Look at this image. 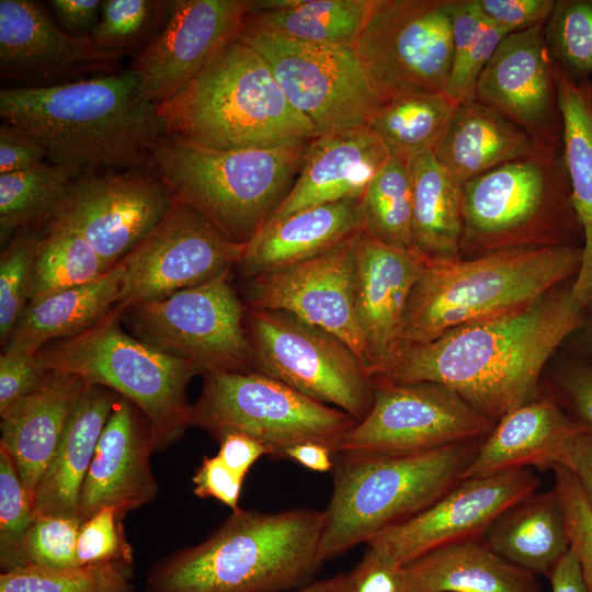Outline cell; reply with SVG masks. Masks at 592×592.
<instances>
[{"label": "cell", "mask_w": 592, "mask_h": 592, "mask_svg": "<svg viewBox=\"0 0 592 592\" xmlns=\"http://www.w3.org/2000/svg\"><path fill=\"white\" fill-rule=\"evenodd\" d=\"M585 323L568 288L522 310L465 325L402 349L373 382L442 385L497 422L538 398V382L558 346Z\"/></svg>", "instance_id": "obj_1"}, {"label": "cell", "mask_w": 592, "mask_h": 592, "mask_svg": "<svg viewBox=\"0 0 592 592\" xmlns=\"http://www.w3.org/2000/svg\"><path fill=\"white\" fill-rule=\"evenodd\" d=\"M0 116L33 137L56 163L146 169L164 136L157 105L129 68L123 72L0 91Z\"/></svg>", "instance_id": "obj_2"}, {"label": "cell", "mask_w": 592, "mask_h": 592, "mask_svg": "<svg viewBox=\"0 0 592 592\" xmlns=\"http://www.w3.org/2000/svg\"><path fill=\"white\" fill-rule=\"evenodd\" d=\"M323 510L238 509L203 542L161 557L144 592H291L312 582Z\"/></svg>", "instance_id": "obj_3"}, {"label": "cell", "mask_w": 592, "mask_h": 592, "mask_svg": "<svg viewBox=\"0 0 592 592\" xmlns=\"http://www.w3.org/2000/svg\"><path fill=\"white\" fill-rule=\"evenodd\" d=\"M157 109L164 136L209 148L297 147L316 138L265 59L240 39Z\"/></svg>", "instance_id": "obj_4"}, {"label": "cell", "mask_w": 592, "mask_h": 592, "mask_svg": "<svg viewBox=\"0 0 592 592\" xmlns=\"http://www.w3.org/2000/svg\"><path fill=\"white\" fill-rule=\"evenodd\" d=\"M581 258L582 247L574 244L509 249L473 259L426 258L408 301L398 352L527 308L577 275Z\"/></svg>", "instance_id": "obj_5"}, {"label": "cell", "mask_w": 592, "mask_h": 592, "mask_svg": "<svg viewBox=\"0 0 592 592\" xmlns=\"http://www.w3.org/2000/svg\"><path fill=\"white\" fill-rule=\"evenodd\" d=\"M306 147L216 149L163 136L146 170L225 238L247 244L289 193Z\"/></svg>", "instance_id": "obj_6"}, {"label": "cell", "mask_w": 592, "mask_h": 592, "mask_svg": "<svg viewBox=\"0 0 592 592\" xmlns=\"http://www.w3.org/2000/svg\"><path fill=\"white\" fill-rule=\"evenodd\" d=\"M481 441L405 455L335 454L319 560L367 543L432 505L462 480Z\"/></svg>", "instance_id": "obj_7"}, {"label": "cell", "mask_w": 592, "mask_h": 592, "mask_svg": "<svg viewBox=\"0 0 592 592\" xmlns=\"http://www.w3.org/2000/svg\"><path fill=\"white\" fill-rule=\"evenodd\" d=\"M581 234L561 147L508 162L463 185L460 257L573 244Z\"/></svg>", "instance_id": "obj_8"}, {"label": "cell", "mask_w": 592, "mask_h": 592, "mask_svg": "<svg viewBox=\"0 0 592 592\" xmlns=\"http://www.w3.org/2000/svg\"><path fill=\"white\" fill-rule=\"evenodd\" d=\"M115 306L98 325L46 343L37 356L45 371L80 376L134 403L148 420L155 452L168 449L191 426V379L201 374L191 361L170 355L125 332Z\"/></svg>", "instance_id": "obj_9"}, {"label": "cell", "mask_w": 592, "mask_h": 592, "mask_svg": "<svg viewBox=\"0 0 592 592\" xmlns=\"http://www.w3.org/2000/svg\"><path fill=\"white\" fill-rule=\"evenodd\" d=\"M192 405L191 425L217 440L244 433L282 457L301 443H319L337 453L343 435L356 423L346 412L295 390L260 372H212Z\"/></svg>", "instance_id": "obj_10"}, {"label": "cell", "mask_w": 592, "mask_h": 592, "mask_svg": "<svg viewBox=\"0 0 592 592\" xmlns=\"http://www.w3.org/2000/svg\"><path fill=\"white\" fill-rule=\"evenodd\" d=\"M246 309L231 283L230 269L168 297L123 310L135 338L194 363L201 374L250 372L253 351L243 327Z\"/></svg>", "instance_id": "obj_11"}, {"label": "cell", "mask_w": 592, "mask_h": 592, "mask_svg": "<svg viewBox=\"0 0 592 592\" xmlns=\"http://www.w3.org/2000/svg\"><path fill=\"white\" fill-rule=\"evenodd\" d=\"M448 0H376L353 49L376 98L445 92L453 41Z\"/></svg>", "instance_id": "obj_12"}, {"label": "cell", "mask_w": 592, "mask_h": 592, "mask_svg": "<svg viewBox=\"0 0 592 592\" xmlns=\"http://www.w3.org/2000/svg\"><path fill=\"white\" fill-rule=\"evenodd\" d=\"M254 365L356 422L369 411L374 385L355 353L339 338L276 310L246 309Z\"/></svg>", "instance_id": "obj_13"}, {"label": "cell", "mask_w": 592, "mask_h": 592, "mask_svg": "<svg viewBox=\"0 0 592 592\" xmlns=\"http://www.w3.org/2000/svg\"><path fill=\"white\" fill-rule=\"evenodd\" d=\"M238 39L265 59L291 105L312 124L316 137L368 126L380 101L353 47L304 43L246 26Z\"/></svg>", "instance_id": "obj_14"}, {"label": "cell", "mask_w": 592, "mask_h": 592, "mask_svg": "<svg viewBox=\"0 0 592 592\" xmlns=\"http://www.w3.org/2000/svg\"><path fill=\"white\" fill-rule=\"evenodd\" d=\"M367 414L341 439L337 453L405 455L483 440L496 422L434 383L373 382Z\"/></svg>", "instance_id": "obj_15"}, {"label": "cell", "mask_w": 592, "mask_h": 592, "mask_svg": "<svg viewBox=\"0 0 592 592\" xmlns=\"http://www.w3.org/2000/svg\"><path fill=\"white\" fill-rule=\"evenodd\" d=\"M247 244L228 240L174 200L158 225L119 261L124 276L116 306L125 310L200 285L238 264Z\"/></svg>", "instance_id": "obj_16"}, {"label": "cell", "mask_w": 592, "mask_h": 592, "mask_svg": "<svg viewBox=\"0 0 592 592\" xmlns=\"http://www.w3.org/2000/svg\"><path fill=\"white\" fill-rule=\"evenodd\" d=\"M167 185L150 171H82L52 219L80 235L113 267L163 218L173 204Z\"/></svg>", "instance_id": "obj_17"}, {"label": "cell", "mask_w": 592, "mask_h": 592, "mask_svg": "<svg viewBox=\"0 0 592 592\" xmlns=\"http://www.w3.org/2000/svg\"><path fill=\"white\" fill-rule=\"evenodd\" d=\"M253 0H172L159 33L132 64L143 93L159 105L239 38Z\"/></svg>", "instance_id": "obj_18"}, {"label": "cell", "mask_w": 592, "mask_h": 592, "mask_svg": "<svg viewBox=\"0 0 592 592\" xmlns=\"http://www.w3.org/2000/svg\"><path fill=\"white\" fill-rule=\"evenodd\" d=\"M123 54L64 31L33 0H0V75L13 88L50 87L117 72Z\"/></svg>", "instance_id": "obj_19"}, {"label": "cell", "mask_w": 592, "mask_h": 592, "mask_svg": "<svg viewBox=\"0 0 592 592\" xmlns=\"http://www.w3.org/2000/svg\"><path fill=\"white\" fill-rule=\"evenodd\" d=\"M540 482L528 468L463 479L432 505L366 544L386 550L405 566L440 547L482 539L503 512L536 492Z\"/></svg>", "instance_id": "obj_20"}, {"label": "cell", "mask_w": 592, "mask_h": 592, "mask_svg": "<svg viewBox=\"0 0 592 592\" xmlns=\"http://www.w3.org/2000/svg\"><path fill=\"white\" fill-rule=\"evenodd\" d=\"M356 235L316 257L251 278L247 301L249 308L287 312L328 331L364 367L354 289Z\"/></svg>", "instance_id": "obj_21"}, {"label": "cell", "mask_w": 592, "mask_h": 592, "mask_svg": "<svg viewBox=\"0 0 592 592\" xmlns=\"http://www.w3.org/2000/svg\"><path fill=\"white\" fill-rule=\"evenodd\" d=\"M475 100L503 114L538 145L562 146L557 64L545 24L501 41L478 79Z\"/></svg>", "instance_id": "obj_22"}, {"label": "cell", "mask_w": 592, "mask_h": 592, "mask_svg": "<svg viewBox=\"0 0 592 592\" xmlns=\"http://www.w3.org/2000/svg\"><path fill=\"white\" fill-rule=\"evenodd\" d=\"M354 289L364 344V368L372 380L399 350L408 301L426 258L388 246L361 229L354 243Z\"/></svg>", "instance_id": "obj_23"}, {"label": "cell", "mask_w": 592, "mask_h": 592, "mask_svg": "<svg viewBox=\"0 0 592 592\" xmlns=\"http://www.w3.org/2000/svg\"><path fill=\"white\" fill-rule=\"evenodd\" d=\"M153 452L148 420L134 403L118 396L81 488L79 519L86 521L105 508L116 509L124 517L151 503L158 493L150 467Z\"/></svg>", "instance_id": "obj_24"}, {"label": "cell", "mask_w": 592, "mask_h": 592, "mask_svg": "<svg viewBox=\"0 0 592 592\" xmlns=\"http://www.w3.org/2000/svg\"><path fill=\"white\" fill-rule=\"evenodd\" d=\"M588 430L555 401L537 398L496 422L463 473L462 480L531 467L566 466L573 441Z\"/></svg>", "instance_id": "obj_25"}, {"label": "cell", "mask_w": 592, "mask_h": 592, "mask_svg": "<svg viewBox=\"0 0 592 592\" xmlns=\"http://www.w3.org/2000/svg\"><path fill=\"white\" fill-rule=\"evenodd\" d=\"M390 157L369 126L314 138L293 187L267 224L308 207L363 197Z\"/></svg>", "instance_id": "obj_26"}, {"label": "cell", "mask_w": 592, "mask_h": 592, "mask_svg": "<svg viewBox=\"0 0 592 592\" xmlns=\"http://www.w3.org/2000/svg\"><path fill=\"white\" fill-rule=\"evenodd\" d=\"M87 383L78 375L47 371L42 382L1 417L2 447L33 499Z\"/></svg>", "instance_id": "obj_27"}, {"label": "cell", "mask_w": 592, "mask_h": 592, "mask_svg": "<svg viewBox=\"0 0 592 592\" xmlns=\"http://www.w3.org/2000/svg\"><path fill=\"white\" fill-rule=\"evenodd\" d=\"M363 229L362 197L308 207L266 224L238 263L247 278L323 253Z\"/></svg>", "instance_id": "obj_28"}, {"label": "cell", "mask_w": 592, "mask_h": 592, "mask_svg": "<svg viewBox=\"0 0 592 592\" xmlns=\"http://www.w3.org/2000/svg\"><path fill=\"white\" fill-rule=\"evenodd\" d=\"M117 397L104 386L87 383L37 485L34 519L49 515L79 517L81 488Z\"/></svg>", "instance_id": "obj_29"}, {"label": "cell", "mask_w": 592, "mask_h": 592, "mask_svg": "<svg viewBox=\"0 0 592 592\" xmlns=\"http://www.w3.org/2000/svg\"><path fill=\"white\" fill-rule=\"evenodd\" d=\"M543 147L503 114L474 100L457 105L433 152L464 185Z\"/></svg>", "instance_id": "obj_30"}, {"label": "cell", "mask_w": 592, "mask_h": 592, "mask_svg": "<svg viewBox=\"0 0 592 592\" xmlns=\"http://www.w3.org/2000/svg\"><path fill=\"white\" fill-rule=\"evenodd\" d=\"M406 592H543L536 576L482 539L434 549L403 566Z\"/></svg>", "instance_id": "obj_31"}, {"label": "cell", "mask_w": 592, "mask_h": 592, "mask_svg": "<svg viewBox=\"0 0 592 592\" xmlns=\"http://www.w3.org/2000/svg\"><path fill=\"white\" fill-rule=\"evenodd\" d=\"M562 149L571 200L583 246L579 271L570 286L573 299L592 311V105L590 81L570 79L557 65Z\"/></svg>", "instance_id": "obj_32"}, {"label": "cell", "mask_w": 592, "mask_h": 592, "mask_svg": "<svg viewBox=\"0 0 592 592\" xmlns=\"http://www.w3.org/2000/svg\"><path fill=\"white\" fill-rule=\"evenodd\" d=\"M124 276L118 262L100 278L26 307L3 350L38 354L48 342L82 333L117 305Z\"/></svg>", "instance_id": "obj_33"}, {"label": "cell", "mask_w": 592, "mask_h": 592, "mask_svg": "<svg viewBox=\"0 0 592 592\" xmlns=\"http://www.w3.org/2000/svg\"><path fill=\"white\" fill-rule=\"evenodd\" d=\"M482 540L506 561L548 577L570 548L555 489L534 492L513 504L490 525Z\"/></svg>", "instance_id": "obj_34"}, {"label": "cell", "mask_w": 592, "mask_h": 592, "mask_svg": "<svg viewBox=\"0 0 592 592\" xmlns=\"http://www.w3.org/2000/svg\"><path fill=\"white\" fill-rule=\"evenodd\" d=\"M376 0H257L243 26L289 39L353 47Z\"/></svg>", "instance_id": "obj_35"}, {"label": "cell", "mask_w": 592, "mask_h": 592, "mask_svg": "<svg viewBox=\"0 0 592 592\" xmlns=\"http://www.w3.org/2000/svg\"><path fill=\"white\" fill-rule=\"evenodd\" d=\"M412 179V247L428 259H459L463 185L433 150L409 161Z\"/></svg>", "instance_id": "obj_36"}, {"label": "cell", "mask_w": 592, "mask_h": 592, "mask_svg": "<svg viewBox=\"0 0 592 592\" xmlns=\"http://www.w3.org/2000/svg\"><path fill=\"white\" fill-rule=\"evenodd\" d=\"M457 105L445 92L405 94L380 102L368 126L391 157L408 162L433 150Z\"/></svg>", "instance_id": "obj_37"}, {"label": "cell", "mask_w": 592, "mask_h": 592, "mask_svg": "<svg viewBox=\"0 0 592 592\" xmlns=\"http://www.w3.org/2000/svg\"><path fill=\"white\" fill-rule=\"evenodd\" d=\"M82 171L73 164L47 160L25 170L0 174L1 236L45 226Z\"/></svg>", "instance_id": "obj_38"}, {"label": "cell", "mask_w": 592, "mask_h": 592, "mask_svg": "<svg viewBox=\"0 0 592 592\" xmlns=\"http://www.w3.org/2000/svg\"><path fill=\"white\" fill-rule=\"evenodd\" d=\"M111 269L77 232L46 226L34 258L29 305L89 284Z\"/></svg>", "instance_id": "obj_39"}, {"label": "cell", "mask_w": 592, "mask_h": 592, "mask_svg": "<svg viewBox=\"0 0 592 592\" xmlns=\"http://www.w3.org/2000/svg\"><path fill=\"white\" fill-rule=\"evenodd\" d=\"M412 203L409 164L390 157L362 197L363 229L388 246L413 250Z\"/></svg>", "instance_id": "obj_40"}, {"label": "cell", "mask_w": 592, "mask_h": 592, "mask_svg": "<svg viewBox=\"0 0 592 592\" xmlns=\"http://www.w3.org/2000/svg\"><path fill=\"white\" fill-rule=\"evenodd\" d=\"M133 563L26 566L0 573V592H136Z\"/></svg>", "instance_id": "obj_41"}, {"label": "cell", "mask_w": 592, "mask_h": 592, "mask_svg": "<svg viewBox=\"0 0 592 592\" xmlns=\"http://www.w3.org/2000/svg\"><path fill=\"white\" fill-rule=\"evenodd\" d=\"M545 36L558 67L573 81H588L592 75V0H556Z\"/></svg>", "instance_id": "obj_42"}, {"label": "cell", "mask_w": 592, "mask_h": 592, "mask_svg": "<svg viewBox=\"0 0 592 592\" xmlns=\"http://www.w3.org/2000/svg\"><path fill=\"white\" fill-rule=\"evenodd\" d=\"M168 18V1L105 0L91 37L103 48L119 54L146 47Z\"/></svg>", "instance_id": "obj_43"}, {"label": "cell", "mask_w": 592, "mask_h": 592, "mask_svg": "<svg viewBox=\"0 0 592 592\" xmlns=\"http://www.w3.org/2000/svg\"><path fill=\"white\" fill-rule=\"evenodd\" d=\"M38 229L22 228L0 258V340L4 346L13 328L29 306L32 270L38 241Z\"/></svg>", "instance_id": "obj_44"}, {"label": "cell", "mask_w": 592, "mask_h": 592, "mask_svg": "<svg viewBox=\"0 0 592 592\" xmlns=\"http://www.w3.org/2000/svg\"><path fill=\"white\" fill-rule=\"evenodd\" d=\"M34 520L33 499L11 456L0 447V568L22 567L23 545Z\"/></svg>", "instance_id": "obj_45"}, {"label": "cell", "mask_w": 592, "mask_h": 592, "mask_svg": "<svg viewBox=\"0 0 592 592\" xmlns=\"http://www.w3.org/2000/svg\"><path fill=\"white\" fill-rule=\"evenodd\" d=\"M82 523L79 517L60 515L34 519L24 540L22 567L79 566L76 550Z\"/></svg>", "instance_id": "obj_46"}, {"label": "cell", "mask_w": 592, "mask_h": 592, "mask_svg": "<svg viewBox=\"0 0 592 592\" xmlns=\"http://www.w3.org/2000/svg\"><path fill=\"white\" fill-rule=\"evenodd\" d=\"M553 470L570 548L578 559L588 592H592V506L571 470L560 465Z\"/></svg>", "instance_id": "obj_47"}, {"label": "cell", "mask_w": 592, "mask_h": 592, "mask_svg": "<svg viewBox=\"0 0 592 592\" xmlns=\"http://www.w3.org/2000/svg\"><path fill=\"white\" fill-rule=\"evenodd\" d=\"M116 509L105 508L83 521L77 540V563H133V549Z\"/></svg>", "instance_id": "obj_48"}, {"label": "cell", "mask_w": 592, "mask_h": 592, "mask_svg": "<svg viewBox=\"0 0 592 592\" xmlns=\"http://www.w3.org/2000/svg\"><path fill=\"white\" fill-rule=\"evenodd\" d=\"M333 592H406L403 566L386 550L367 544L358 563L338 574Z\"/></svg>", "instance_id": "obj_49"}, {"label": "cell", "mask_w": 592, "mask_h": 592, "mask_svg": "<svg viewBox=\"0 0 592 592\" xmlns=\"http://www.w3.org/2000/svg\"><path fill=\"white\" fill-rule=\"evenodd\" d=\"M508 34L509 31L487 20L464 58L452 66L445 93L456 104L475 100L478 79Z\"/></svg>", "instance_id": "obj_50"}, {"label": "cell", "mask_w": 592, "mask_h": 592, "mask_svg": "<svg viewBox=\"0 0 592 592\" xmlns=\"http://www.w3.org/2000/svg\"><path fill=\"white\" fill-rule=\"evenodd\" d=\"M46 372L37 354L3 350L0 356V414L32 391Z\"/></svg>", "instance_id": "obj_51"}, {"label": "cell", "mask_w": 592, "mask_h": 592, "mask_svg": "<svg viewBox=\"0 0 592 592\" xmlns=\"http://www.w3.org/2000/svg\"><path fill=\"white\" fill-rule=\"evenodd\" d=\"M483 16L510 33L543 25L556 0H477Z\"/></svg>", "instance_id": "obj_52"}, {"label": "cell", "mask_w": 592, "mask_h": 592, "mask_svg": "<svg viewBox=\"0 0 592 592\" xmlns=\"http://www.w3.org/2000/svg\"><path fill=\"white\" fill-rule=\"evenodd\" d=\"M243 478L234 473L218 456L204 457L192 481L198 498H213L230 508L239 509Z\"/></svg>", "instance_id": "obj_53"}, {"label": "cell", "mask_w": 592, "mask_h": 592, "mask_svg": "<svg viewBox=\"0 0 592 592\" xmlns=\"http://www.w3.org/2000/svg\"><path fill=\"white\" fill-rule=\"evenodd\" d=\"M45 149L30 135L3 122L0 126V174L16 172L47 161Z\"/></svg>", "instance_id": "obj_54"}, {"label": "cell", "mask_w": 592, "mask_h": 592, "mask_svg": "<svg viewBox=\"0 0 592 592\" xmlns=\"http://www.w3.org/2000/svg\"><path fill=\"white\" fill-rule=\"evenodd\" d=\"M48 3L59 26L73 36H91L100 20V0H52Z\"/></svg>", "instance_id": "obj_55"}, {"label": "cell", "mask_w": 592, "mask_h": 592, "mask_svg": "<svg viewBox=\"0 0 592 592\" xmlns=\"http://www.w3.org/2000/svg\"><path fill=\"white\" fill-rule=\"evenodd\" d=\"M217 455L238 476L244 479L250 468L271 451L258 440L240 432H228L219 439Z\"/></svg>", "instance_id": "obj_56"}, {"label": "cell", "mask_w": 592, "mask_h": 592, "mask_svg": "<svg viewBox=\"0 0 592 592\" xmlns=\"http://www.w3.org/2000/svg\"><path fill=\"white\" fill-rule=\"evenodd\" d=\"M559 382L576 419L592 432V366H568L560 374Z\"/></svg>", "instance_id": "obj_57"}, {"label": "cell", "mask_w": 592, "mask_h": 592, "mask_svg": "<svg viewBox=\"0 0 592 592\" xmlns=\"http://www.w3.org/2000/svg\"><path fill=\"white\" fill-rule=\"evenodd\" d=\"M579 480L582 490L592 506V432L581 433L573 441L567 465Z\"/></svg>", "instance_id": "obj_58"}, {"label": "cell", "mask_w": 592, "mask_h": 592, "mask_svg": "<svg viewBox=\"0 0 592 592\" xmlns=\"http://www.w3.org/2000/svg\"><path fill=\"white\" fill-rule=\"evenodd\" d=\"M548 579L553 592H588L580 565L571 548L555 565Z\"/></svg>", "instance_id": "obj_59"}, {"label": "cell", "mask_w": 592, "mask_h": 592, "mask_svg": "<svg viewBox=\"0 0 592 592\" xmlns=\"http://www.w3.org/2000/svg\"><path fill=\"white\" fill-rule=\"evenodd\" d=\"M334 451L319 443H301L287 448L283 456L318 473L332 470Z\"/></svg>", "instance_id": "obj_60"}, {"label": "cell", "mask_w": 592, "mask_h": 592, "mask_svg": "<svg viewBox=\"0 0 592 592\" xmlns=\"http://www.w3.org/2000/svg\"><path fill=\"white\" fill-rule=\"evenodd\" d=\"M338 582V574L331 578L316 580L308 585L291 592H333Z\"/></svg>", "instance_id": "obj_61"}, {"label": "cell", "mask_w": 592, "mask_h": 592, "mask_svg": "<svg viewBox=\"0 0 592 592\" xmlns=\"http://www.w3.org/2000/svg\"><path fill=\"white\" fill-rule=\"evenodd\" d=\"M587 338H588V341H589L590 348H591V350H592V327H591V328H589V331H588V335H587Z\"/></svg>", "instance_id": "obj_62"}, {"label": "cell", "mask_w": 592, "mask_h": 592, "mask_svg": "<svg viewBox=\"0 0 592 592\" xmlns=\"http://www.w3.org/2000/svg\"><path fill=\"white\" fill-rule=\"evenodd\" d=\"M590 95H591V105H592V83L590 82Z\"/></svg>", "instance_id": "obj_63"}]
</instances>
